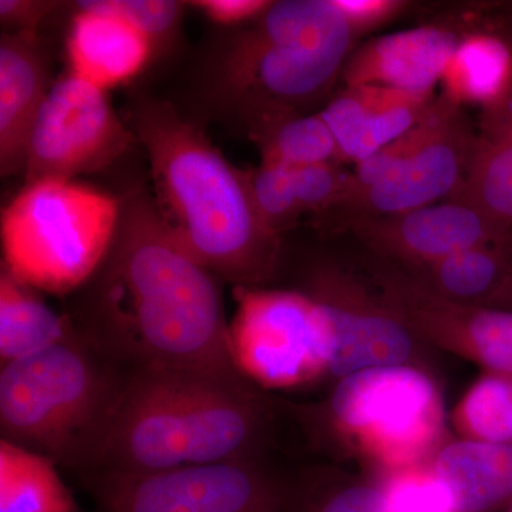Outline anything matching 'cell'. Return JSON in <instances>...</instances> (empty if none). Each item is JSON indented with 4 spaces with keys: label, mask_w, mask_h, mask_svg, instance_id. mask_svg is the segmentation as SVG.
Returning <instances> with one entry per match:
<instances>
[{
    "label": "cell",
    "mask_w": 512,
    "mask_h": 512,
    "mask_svg": "<svg viewBox=\"0 0 512 512\" xmlns=\"http://www.w3.org/2000/svg\"><path fill=\"white\" fill-rule=\"evenodd\" d=\"M80 289L69 315L74 329L123 375L244 376L232 357L220 279L175 241L146 191L121 202L109 254Z\"/></svg>",
    "instance_id": "cell-1"
},
{
    "label": "cell",
    "mask_w": 512,
    "mask_h": 512,
    "mask_svg": "<svg viewBox=\"0 0 512 512\" xmlns=\"http://www.w3.org/2000/svg\"><path fill=\"white\" fill-rule=\"evenodd\" d=\"M279 406L244 376L184 369L131 373L80 477L266 457Z\"/></svg>",
    "instance_id": "cell-2"
},
{
    "label": "cell",
    "mask_w": 512,
    "mask_h": 512,
    "mask_svg": "<svg viewBox=\"0 0 512 512\" xmlns=\"http://www.w3.org/2000/svg\"><path fill=\"white\" fill-rule=\"evenodd\" d=\"M131 124L150 164L154 204L175 241L220 281L265 288L279 266L281 237L259 218L248 171L167 101L138 100Z\"/></svg>",
    "instance_id": "cell-3"
},
{
    "label": "cell",
    "mask_w": 512,
    "mask_h": 512,
    "mask_svg": "<svg viewBox=\"0 0 512 512\" xmlns=\"http://www.w3.org/2000/svg\"><path fill=\"white\" fill-rule=\"evenodd\" d=\"M124 377L76 332L0 369V431L57 466L92 463Z\"/></svg>",
    "instance_id": "cell-4"
},
{
    "label": "cell",
    "mask_w": 512,
    "mask_h": 512,
    "mask_svg": "<svg viewBox=\"0 0 512 512\" xmlns=\"http://www.w3.org/2000/svg\"><path fill=\"white\" fill-rule=\"evenodd\" d=\"M291 410L312 440L349 451L376 476L427 463L448 441L443 394L423 367L353 373L322 402Z\"/></svg>",
    "instance_id": "cell-5"
},
{
    "label": "cell",
    "mask_w": 512,
    "mask_h": 512,
    "mask_svg": "<svg viewBox=\"0 0 512 512\" xmlns=\"http://www.w3.org/2000/svg\"><path fill=\"white\" fill-rule=\"evenodd\" d=\"M225 53L222 94L247 113L316 99L342 73L355 33L333 0H281Z\"/></svg>",
    "instance_id": "cell-6"
},
{
    "label": "cell",
    "mask_w": 512,
    "mask_h": 512,
    "mask_svg": "<svg viewBox=\"0 0 512 512\" xmlns=\"http://www.w3.org/2000/svg\"><path fill=\"white\" fill-rule=\"evenodd\" d=\"M120 217L121 201L96 188L26 183L2 212V266L36 291H77L109 254Z\"/></svg>",
    "instance_id": "cell-7"
},
{
    "label": "cell",
    "mask_w": 512,
    "mask_h": 512,
    "mask_svg": "<svg viewBox=\"0 0 512 512\" xmlns=\"http://www.w3.org/2000/svg\"><path fill=\"white\" fill-rule=\"evenodd\" d=\"M82 480L101 512H301V477L266 457Z\"/></svg>",
    "instance_id": "cell-8"
},
{
    "label": "cell",
    "mask_w": 512,
    "mask_h": 512,
    "mask_svg": "<svg viewBox=\"0 0 512 512\" xmlns=\"http://www.w3.org/2000/svg\"><path fill=\"white\" fill-rule=\"evenodd\" d=\"M229 323L235 365L259 389L329 382L335 338L328 316L302 289L234 288Z\"/></svg>",
    "instance_id": "cell-9"
},
{
    "label": "cell",
    "mask_w": 512,
    "mask_h": 512,
    "mask_svg": "<svg viewBox=\"0 0 512 512\" xmlns=\"http://www.w3.org/2000/svg\"><path fill=\"white\" fill-rule=\"evenodd\" d=\"M303 292L328 316L335 338L329 382L387 366L429 369V346L400 318L372 281L332 261L309 269Z\"/></svg>",
    "instance_id": "cell-10"
},
{
    "label": "cell",
    "mask_w": 512,
    "mask_h": 512,
    "mask_svg": "<svg viewBox=\"0 0 512 512\" xmlns=\"http://www.w3.org/2000/svg\"><path fill=\"white\" fill-rule=\"evenodd\" d=\"M109 92L67 72L53 83L32 128L26 183L73 181L109 167L134 143Z\"/></svg>",
    "instance_id": "cell-11"
},
{
    "label": "cell",
    "mask_w": 512,
    "mask_h": 512,
    "mask_svg": "<svg viewBox=\"0 0 512 512\" xmlns=\"http://www.w3.org/2000/svg\"><path fill=\"white\" fill-rule=\"evenodd\" d=\"M370 281L421 342L512 380L510 309L446 301L389 262L377 266Z\"/></svg>",
    "instance_id": "cell-12"
},
{
    "label": "cell",
    "mask_w": 512,
    "mask_h": 512,
    "mask_svg": "<svg viewBox=\"0 0 512 512\" xmlns=\"http://www.w3.org/2000/svg\"><path fill=\"white\" fill-rule=\"evenodd\" d=\"M346 225L372 251L403 269L421 268L463 249L512 237L457 200L389 217H350Z\"/></svg>",
    "instance_id": "cell-13"
},
{
    "label": "cell",
    "mask_w": 512,
    "mask_h": 512,
    "mask_svg": "<svg viewBox=\"0 0 512 512\" xmlns=\"http://www.w3.org/2000/svg\"><path fill=\"white\" fill-rule=\"evenodd\" d=\"M476 143L461 106L454 104L440 130L399 173L360 192L342 211L346 218L389 217L453 200L464 183Z\"/></svg>",
    "instance_id": "cell-14"
},
{
    "label": "cell",
    "mask_w": 512,
    "mask_h": 512,
    "mask_svg": "<svg viewBox=\"0 0 512 512\" xmlns=\"http://www.w3.org/2000/svg\"><path fill=\"white\" fill-rule=\"evenodd\" d=\"M460 40L451 30L421 26L370 40L349 56L346 86H379L433 99Z\"/></svg>",
    "instance_id": "cell-15"
},
{
    "label": "cell",
    "mask_w": 512,
    "mask_h": 512,
    "mask_svg": "<svg viewBox=\"0 0 512 512\" xmlns=\"http://www.w3.org/2000/svg\"><path fill=\"white\" fill-rule=\"evenodd\" d=\"M433 100L386 87L350 86L320 114L336 138L342 163L356 165L417 126Z\"/></svg>",
    "instance_id": "cell-16"
},
{
    "label": "cell",
    "mask_w": 512,
    "mask_h": 512,
    "mask_svg": "<svg viewBox=\"0 0 512 512\" xmlns=\"http://www.w3.org/2000/svg\"><path fill=\"white\" fill-rule=\"evenodd\" d=\"M49 86V66L37 35L5 32L0 39V170L25 173L32 128Z\"/></svg>",
    "instance_id": "cell-17"
},
{
    "label": "cell",
    "mask_w": 512,
    "mask_h": 512,
    "mask_svg": "<svg viewBox=\"0 0 512 512\" xmlns=\"http://www.w3.org/2000/svg\"><path fill=\"white\" fill-rule=\"evenodd\" d=\"M76 9L66 43L70 73L109 92L150 62L156 47L126 20L94 0L77 2Z\"/></svg>",
    "instance_id": "cell-18"
},
{
    "label": "cell",
    "mask_w": 512,
    "mask_h": 512,
    "mask_svg": "<svg viewBox=\"0 0 512 512\" xmlns=\"http://www.w3.org/2000/svg\"><path fill=\"white\" fill-rule=\"evenodd\" d=\"M430 463L460 512H498L512 500V443L448 440Z\"/></svg>",
    "instance_id": "cell-19"
},
{
    "label": "cell",
    "mask_w": 512,
    "mask_h": 512,
    "mask_svg": "<svg viewBox=\"0 0 512 512\" xmlns=\"http://www.w3.org/2000/svg\"><path fill=\"white\" fill-rule=\"evenodd\" d=\"M403 271L446 301L497 308L512 281L511 239L463 249L433 264Z\"/></svg>",
    "instance_id": "cell-20"
},
{
    "label": "cell",
    "mask_w": 512,
    "mask_h": 512,
    "mask_svg": "<svg viewBox=\"0 0 512 512\" xmlns=\"http://www.w3.org/2000/svg\"><path fill=\"white\" fill-rule=\"evenodd\" d=\"M74 326L5 266L0 271V363L16 362L69 338Z\"/></svg>",
    "instance_id": "cell-21"
},
{
    "label": "cell",
    "mask_w": 512,
    "mask_h": 512,
    "mask_svg": "<svg viewBox=\"0 0 512 512\" xmlns=\"http://www.w3.org/2000/svg\"><path fill=\"white\" fill-rule=\"evenodd\" d=\"M252 140L262 158L289 168L342 163L336 138L322 114L302 116L286 107H264L248 114Z\"/></svg>",
    "instance_id": "cell-22"
},
{
    "label": "cell",
    "mask_w": 512,
    "mask_h": 512,
    "mask_svg": "<svg viewBox=\"0 0 512 512\" xmlns=\"http://www.w3.org/2000/svg\"><path fill=\"white\" fill-rule=\"evenodd\" d=\"M441 86L443 96L458 106H503L512 87L510 49L497 37H464L448 60Z\"/></svg>",
    "instance_id": "cell-23"
},
{
    "label": "cell",
    "mask_w": 512,
    "mask_h": 512,
    "mask_svg": "<svg viewBox=\"0 0 512 512\" xmlns=\"http://www.w3.org/2000/svg\"><path fill=\"white\" fill-rule=\"evenodd\" d=\"M0 512H79L57 464L0 441Z\"/></svg>",
    "instance_id": "cell-24"
},
{
    "label": "cell",
    "mask_w": 512,
    "mask_h": 512,
    "mask_svg": "<svg viewBox=\"0 0 512 512\" xmlns=\"http://www.w3.org/2000/svg\"><path fill=\"white\" fill-rule=\"evenodd\" d=\"M453 200L466 202L512 235V134L477 140L466 178Z\"/></svg>",
    "instance_id": "cell-25"
},
{
    "label": "cell",
    "mask_w": 512,
    "mask_h": 512,
    "mask_svg": "<svg viewBox=\"0 0 512 512\" xmlns=\"http://www.w3.org/2000/svg\"><path fill=\"white\" fill-rule=\"evenodd\" d=\"M451 423L458 439L512 443V380L483 373L458 400Z\"/></svg>",
    "instance_id": "cell-26"
},
{
    "label": "cell",
    "mask_w": 512,
    "mask_h": 512,
    "mask_svg": "<svg viewBox=\"0 0 512 512\" xmlns=\"http://www.w3.org/2000/svg\"><path fill=\"white\" fill-rule=\"evenodd\" d=\"M454 104L456 103L441 94L439 99L433 100L429 113L417 126H414L412 130L396 138L387 146L380 148L379 151H376L373 156L367 157L362 163L356 164L355 170H353L352 194H350L345 205L360 192L376 187V185L390 180L399 173L404 165L409 163L421 148L429 143L434 134L440 130Z\"/></svg>",
    "instance_id": "cell-27"
},
{
    "label": "cell",
    "mask_w": 512,
    "mask_h": 512,
    "mask_svg": "<svg viewBox=\"0 0 512 512\" xmlns=\"http://www.w3.org/2000/svg\"><path fill=\"white\" fill-rule=\"evenodd\" d=\"M375 478L387 512H460L453 491L430 461Z\"/></svg>",
    "instance_id": "cell-28"
},
{
    "label": "cell",
    "mask_w": 512,
    "mask_h": 512,
    "mask_svg": "<svg viewBox=\"0 0 512 512\" xmlns=\"http://www.w3.org/2000/svg\"><path fill=\"white\" fill-rule=\"evenodd\" d=\"M301 512H387L375 477L329 473L301 476Z\"/></svg>",
    "instance_id": "cell-29"
},
{
    "label": "cell",
    "mask_w": 512,
    "mask_h": 512,
    "mask_svg": "<svg viewBox=\"0 0 512 512\" xmlns=\"http://www.w3.org/2000/svg\"><path fill=\"white\" fill-rule=\"evenodd\" d=\"M248 174L259 218L272 234L281 237L303 215L293 185L292 168L262 158L261 164Z\"/></svg>",
    "instance_id": "cell-30"
},
{
    "label": "cell",
    "mask_w": 512,
    "mask_h": 512,
    "mask_svg": "<svg viewBox=\"0 0 512 512\" xmlns=\"http://www.w3.org/2000/svg\"><path fill=\"white\" fill-rule=\"evenodd\" d=\"M340 164L333 161L293 168V185L303 215L342 210L352 194L353 171L345 170Z\"/></svg>",
    "instance_id": "cell-31"
},
{
    "label": "cell",
    "mask_w": 512,
    "mask_h": 512,
    "mask_svg": "<svg viewBox=\"0 0 512 512\" xmlns=\"http://www.w3.org/2000/svg\"><path fill=\"white\" fill-rule=\"evenodd\" d=\"M99 8L126 20L153 43L156 52L173 39L188 3L175 0H94Z\"/></svg>",
    "instance_id": "cell-32"
},
{
    "label": "cell",
    "mask_w": 512,
    "mask_h": 512,
    "mask_svg": "<svg viewBox=\"0 0 512 512\" xmlns=\"http://www.w3.org/2000/svg\"><path fill=\"white\" fill-rule=\"evenodd\" d=\"M333 5L357 36L396 18L406 3L399 0H333Z\"/></svg>",
    "instance_id": "cell-33"
},
{
    "label": "cell",
    "mask_w": 512,
    "mask_h": 512,
    "mask_svg": "<svg viewBox=\"0 0 512 512\" xmlns=\"http://www.w3.org/2000/svg\"><path fill=\"white\" fill-rule=\"evenodd\" d=\"M188 5L200 10L212 22L220 25H239V23L258 20L271 8L272 2L266 0H195Z\"/></svg>",
    "instance_id": "cell-34"
},
{
    "label": "cell",
    "mask_w": 512,
    "mask_h": 512,
    "mask_svg": "<svg viewBox=\"0 0 512 512\" xmlns=\"http://www.w3.org/2000/svg\"><path fill=\"white\" fill-rule=\"evenodd\" d=\"M57 2L45 0H2L0 2V20L10 33H30L37 35L40 23L52 15Z\"/></svg>",
    "instance_id": "cell-35"
},
{
    "label": "cell",
    "mask_w": 512,
    "mask_h": 512,
    "mask_svg": "<svg viewBox=\"0 0 512 512\" xmlns=\"http://www.w3.org/2000/svg\"><path fill=\"white\" fill-rule=\"evenodd\" d=\"M490 134H512V101L510 109H505L503 120L498 121L494 131Z\"/></svg>",
    "instance_id": "cell-36"
},
{
    "label": "cell",
    "mask_w": 512,
    "mask_h": 512,
    "mask_svg": "<svg viewBox=\"0 0 512 512\" xmlns=\"http://www.w3.org/2000/svg\"><path fill=\"white\" fill-rule=\"evenodd\" d=\"M497 308L510 309L512 311V281L507 291L504 292L503 298L500 299Z\"/></svg>",
    "instance_id": "cell-37"
},
{
    "label": "cell",
    "mask_w": 512,
    "mask_h": 512,
    "mask_svg": "<svg viewBox=\"0 0 512 512\" xmlns=\"http://www.w3.org/2000/svg\"><path fill=\"white\" fill-rule=\"evenodd\" d=\"M498 512H512V500L510 501V503L505 505L504 508H501V510Z\"/></svg>",
    "instance_id": "cell-38"
},
{
    "label": "cell",
    "mask_w": 512,
    "mask_h": 512,
    "mask_svg": "<svg viewBox=\"0 0 512 512\" xmlns=\"http://www.w3.org/2000/svg\"><path fill=\"white\" fill-rule=\"evenodd\" d=\"M511 245H512V237H511Z\"/></svg>",
    "instance_id": "cell-39"
}]
</instances>
